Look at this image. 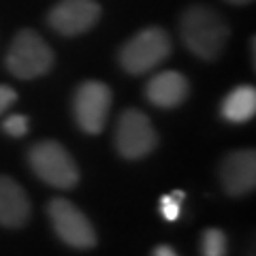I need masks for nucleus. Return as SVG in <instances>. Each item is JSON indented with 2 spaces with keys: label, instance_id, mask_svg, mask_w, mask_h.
Returning <instances> with one entry per match:
<instances>
[{
  "label": "nucleus",
  "instance_id": "20e7f679",
  "mask_svg": "<svg viewBox=\"0 0 256 256\" xmlns=\"http://www.w3.org/2000/svg\"><path fill=\"white\" fill-rule=\"evenodd\" d=\"M26 160L32 173L52 188L70 190L79 184V166L60 141L43 139L32 143Z\"/></svg>",
  "mask_w": 256,
  "mask_h": 256
},
{
  "label": "nucleus",
  "instance_id": "a211bd4d",
  "mask_svg": "<svg viewBox=\"0 0 256 256\" xmlns=\"http://www.w3.org/2000/svg\"><path fill=\"white\" fill-rule=\"evenodd\" d=\"M226 2H230V4H248V2H252V0H226Z\"/></svg>",
  "mask_w": 256,
  "mask_h": 256
},
{
  "label": "nucleus",
  "instance_id": "1a4fd4ad",
  "mask_svg": "<svg viewBox=\"0 0 256 256\" xmlns=\"http://www.w3.org/2000/svg\"><path fill=\"white\" fill-rule=\"evenodd\" d=\"M218 180L228 196H246L256 188V152L235 150L220 160Z\"/></svg>",
  "mask_w": 256,
  "mask_h": 256
},
{
  "label": "nucleus",
  "instance_id": "9b49d317",
  "mask_svg": "<svg viewBox=\"0 0 256 256\" xmlns=\"http://www.w3.org/2000/svg\"><path fill=\"white\" fill-rule=\"evenodd\" d=\"M30 214L32 205L24 186L11 175H0V226L22 228Z\"/></svg>",
  "mask_w": 256,
  "mask_h": 256
},
{
  "label": "nucleus",
  "instance_id": "f3484780",
  "mask_svg": "<svg viewBox=\"0 0 256 256\" xmlns=\"http://www.w3.org/2000/svg\"><path fill=\"white\" fill-rule=\"evenodd\" d=\"M152 256H180L178 250L169 244H158L154 250H152Z\"/></svg>",
  "mask_w": 256,
  "mask_h": 256
},
{
  "label": "nucleus",
  "instance_id": "f03ea898",
  "mask_svg": "<svg viewBox=\"0 0 256 256\" xmlns=\"http://www.w3.org/2000/svg\"><path fill=\"white\" fill-rule=\"evenodd\" d=\"M56 64V54L36 30L24 28L13 36L4 56L6 70L22 82L47 75Z\"/></svg>",
  "mask_w": 256,
  "mask_h": 256
},
{
  "label": "nucleus",
  "instance_id": "f8f14e48",
  "mask_svg": "<svg viewBox=\"0 0 256 256\" xmlns=\"http://www.w3.org/2000/svg\"><path fill=\"white\" fill-rule=\"evenodd\" d=\"M256 114V88L254 86H237L220 105V116L228 124H246Z\"/></svg>",
  "mask_w": 256,
  "mask_h": 256
},
{
  "label": "nucleus",
  "instance_id": "7ed1b4c3",
  "mask_svg": "<svg viewBox=\"0 0 256 256\" xmlns=\"http://www.w3.org/2000/svg\"><path fill=\"white\" fill-rule=\"evenodd\" d=\"M173 52L169 32L160 26H148L132 34L120 47L118 62L128 75H146L158 68Z\"/></svg>",
  "mask_w": 256,
  "mask_h": 256
},
{
  "label": "nucleus",
  "instance_id": "6e6552de",
  "mask_svg": "<svg viewBox=\"0 0 256 256\" xmlns=\"http://www.w3.org/2000/svg\"><path fill=\"white\" fill-rule=\"evenodd\" d=\"M100 13L96 0H58L47 13V24L62 36H79L96 26Z\"/></svg>",
  "mask_w": 256,
  "mask_h": 256
},
{
  "label": "nucleus",
  "instance_id": "0eeeda50",
  "mask_svg": "<svg viewBox=\"0 0 256 256\" xmlns=\"http://www.w3.org/2000/svg\"><path fill=\"white\" fill-rule=\"evenodd\" d=\"M114 92L111 88L96 79L79 84L73 94V116L77 126L86 134H100L107 126Z\"/></svg>",
  "mask_w": 256,
  "mask_h": 256
},
{
  "label": "nucleus",
  "instance_id": "f257e3e1",
  "mask_svg": "<svg viewBox=\"0 0 256 256\" xmlns=\"http://www.w3.org/2000/svg\"><path fill=\"white\" fill-rule=\"evenodd\" d=\"M180 38L186 50L205 62L218 60L226 50L230 28L222 15L207 4H190L180 18Z\"/></svg>",
  "mask_w": 256,
  "mask_h": 256
},
{
  "label": "nucleus",
  "instance_id": "ddd939ff",
  "mask_svg": "<svg viewBox=\"0 0 256 256\" xmlns=\"http://www.w3.org/2000/svg\"><path fill=\"white\" fill-rule=\"evenodd\" d=\"M201 256H228V237L222 228L210 226L203 230Z\"/></svg>",
  "mask_w": 256,
  "mask_h": 256
},
{
  "label": "nucleus",
  "instance_id": "9d476101",
  "mask_svg": "<svg viewBox=\"0 0 256 256\" xmlns=\"http://www.w3.org/2000/svg\"><path fill=\"white\" fill-rule=\"evenodd\" d=\"M143 94L158 109H175L190 96V82L180 70H160L148 79Z\"/></svg>",
  "mask_w": 256,
  "mask_h": 256
},
{
  "label": "nucleus",
  "instance_id": "39448f33",
  "mask_svg": "<svg viewBox=\"0 0 256 256\" xmlns=\"http://www.w3.org/2000/svg\"><path fill=\"white\" fill-rule=\"evenodd\" d=\"M47 216H50L54 233L58 235L62 244H66L73 250H92V248H96L98 237H96L94 224L68 198H52L47 203Z\"/></svg>",
  "mask_w": 256,
  "mask_h": 256
},
{
  "label": "nucleus",
  "instance_id": "dca6fc26",
  "mask_svg": "<svg viewBox=\"0 0 256 256\" xmlns=\"http://www.w3.org/2000/svg\"><path fill=\"white\" fill-rule=\"evenodd\" d=\"M15 100H18V92H15L11 86L0 84V116H2L4 111H9L15 105Z\"/></svg>",
  "mask_w": 256,
  "mask_h": 256
},
{
  "label": "nucleus",
  "instance_id": "2eb2a0df",
  "mask_svg": "<svg viewBox=\"0 0 256 256\" xmlns=\"http://www.w3.org/2000/svg\"><path fill=\"white\" fill-rule=\"evenodd\" d=\"M2 130L9 134V137L13 139H22V137H26L28 130H30V122H28V118L26 116H22V114H13L9 116L2 122Z\"/></svg>",
  "mask_w": 256,
  "mask_h": 256
},
{
  "label": "nucleus",
  "instance_id": "4468645a",
  "mask_svg": "<svg viewBox=\"0 0 256 256\" xmlns=\"http://www.w3.org/2000/svg\"><path fill=\"white\" fill-rule=\"evenodd\" d=\"M184 198H186V192L184 190H173V192H169V194L160 196V201H158L160 216H162L166 222H178L180 216H182Z\"/></svg>",
  "mask_w": 256,
  "mask_h": 256
},
{
  "label": "nucleus",
  "instance_id": "423d86ee",
  "mask_svg": "<svg viewBox=\"0 0 256 256\" xmlns=\"http://www.w3.org/2000/svg\"><path fill=\"white\" fill-rule=\"evenodd\" d=\"M114 143L118 154L126 160H141L158 148V132L141 109L128 107L116 124Z\"/></svg>",
  "mask_w": 256,
  "mask_h": 256
}]
</instances>
